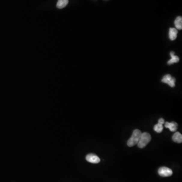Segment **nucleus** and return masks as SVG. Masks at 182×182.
<instances>
[{"label":"nucleus","instance_id":"f257e3e1","mask_svg":"<svg viewBox=\"0 0 182 182\" xmlns=\"http://www.w3.org/2000/svg\"><path fill=\"white\" fill-rule=\"evenodd\" d=\"M142 133L140 130L138 129H135L133 131V134L131 137L129 139L127 142V145L129 147H133L137 144L140 139Z\"/></svg>","mask_w":182,"mask_h":182},{"label":"nucleus","instance_id":"f03ea898","mask_svg":"<svg viewBox=\"0 0 182 182\" xmlns=\"http://www.w3.org/2000/svg\"><path fill=\"white\" fill-rule=\"evenodd\" d=\"M151 140V136L147 132L142 133L140 139L138 143V146L140 148H143L147 146V144Z\"/></svg>","mask_w":182,"mask_h":182},{"label":"nucleus","instance_id":"7ed1b4c3","mask_svg":"<svg viewBox=\"0 0 182 182\" xmlns=\"http://www.w3.org/2000/svg\"><path fill=\"white\" fill-rule=\"evenodd\" d=\"M158 174L159 176L162 177H170L173 174V171L172 170L169 168H167V167H161L158 169Z\"/></svg>","mask_w":182,"mask_h":182},{"label":"nucleus","instance_id":"20e7f679","mask_svg":"<svg viewBox=\"0 0 182 182\" xmlns=\"http://www.w3.org/2000/svg\"><path fill=\"white\" fill-rule=\"evenodd\" d=\"M162 83H167L171 87H174L175 86V82L176 79L171 77L170 74H166L163 77V78L161 80Z\"/></svg>","mask_w":182,"mask_h":182},{"label":"nucleus","instance_id":"39448f33","mask_svg":"<svg viewBox=\"0 0 182 182\" xmlns=\"http://www.w3.org/2000/svg\"><path fill=\"white\" fill-rule=\"evenodd\" d=\"M86 160L90 163H98L100 161V159L97 155L95 154H89L86 157Z\"/></svg>","mask_w":182,"mask_h":182},{"label":"nucleus","instance_id":"423d86ee","mask_svg":"<svg viewBox=\"0 0 182 182\" xmlns=\"http://www.w3.org/2000/svg\"><path fill=\"white\" fill-rule=\"evenodd\" d=\"M177 126H178L177 123L174 121H172L171 123H168V122L165 123V127L169 129L171 132H176L177 129Z\"/></svg>","mask_w":182,"mask_h":182},{"label":"nucleus","instance_id":"0eeeda50","mask_svg":"<svg viewBox=\"0 0 182 182\" xmlns=\"http://www.w3.org/2000/svg\"><path fill=\"white\" fill-rule=\"evenodd\" d=\"M177 30L174 28H171L169 30V38L171 41L176 40L177 38Z\"/></svg>","mask_w":182,"mask_h":182},{"label":"nucleus","instance_id":"6e6552de","mask_svg":"<svg viewBox=\"0 0 182 182\" xmlns=\"http://www.w3.org/2000/svg\"><path fill=\"white\" fill-rule=\"evenodd\" d=\"M170 55H171V59L168 61V65H171V64H174V63H177L179 62V60H180L179 57L174 55V52H171Z\"/></svg>","mask_w":182,"mask_h":182},{"label":"nucleus","instance_id":"1a4fd4ad","mask_svg":"<svg viewBox=\"0 0 182 182\" xmlns=\"http://www.w3.org/2000/svg\"><path fill=\"white\" fill-rule=\"evenodd\" d=\"M172 139L174 142L181 143L182 142V134L179 132H176L173 135Z\"/></svg>","mask_w":182,"mask_h":182},{"label":"nucleus","instance_id":"9d476101","mask_svg":"<svg viewBox=\"0 0 182 182\" xmlns=\"http://www.w3.org/2000/svg\"><path fill=\"white\" fill-rule=\"evenodd\" d=\"M174 25L176 29H182V18L181 16H178L176 18L174 21Z\"/></svg>","mask_w":182,"mask_h":182},{"label":"nucleus","instance_id":"9b49d317","mask_svg":"<svg viewBox=\"0 0 182 182\" xmlns=\"http://www.w3.org/2000/svg\"><path fill=\"white\" fill-rule=\"evenodd\" d=\"M68 0H58L56 6L58 9H62L67 6Z\"/></svg>","mask_w":182,"mask_h":182},{"label":"nucleus","instance_id":"f8f14e48","mask_svg":"<svg viewBox=\"0 0 182 182\" xmlns=\"http://www.w3.org/2000/svg\"><path fill=\"white\" fill-rule=\"evenodd\" d=\"M163 125L157 123L156 125H155L154 126V130L158 133H160L162 132V131H163Z\"/></svg>","mask_w":182,"mask_h":182},{"label":"nucleus","instance_id":"ddd939ff","mask_svg":"<svg viewBox=\"0 0 182 182\" xmlns=\"http://www.w3.org/2000/svg\"><path fill=\"white\" fill-rule=\"evenodd\" d=\"M158 123L163 125L165 123V120L162 118H160L158 120Z\"/></svg>","mask_w":182,"mask_h":182}]
</instances>
